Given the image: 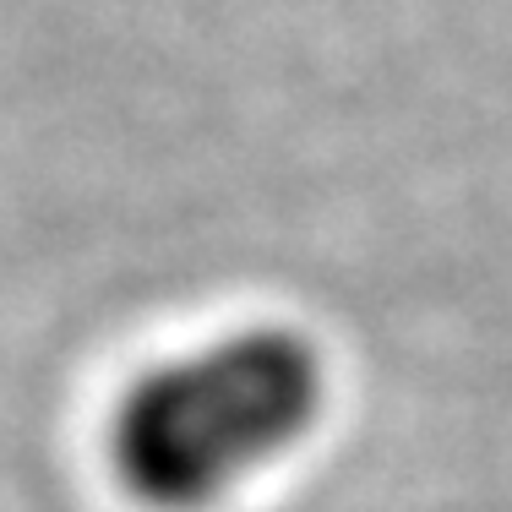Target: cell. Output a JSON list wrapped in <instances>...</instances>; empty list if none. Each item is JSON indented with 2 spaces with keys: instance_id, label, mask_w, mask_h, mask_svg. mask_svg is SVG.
I'll use <instances>...</instances> for the list:
<instances>
[{
  "instance_id": "1",
  "label": "cell",
  "mask_w": 512,
  "mask_h": 512,
  "mask_svg": "<svg viewBox=\"0 0 512 512\" xmlns=\"http://www.w3.org/2000/svg\"><path fill=\"white\" fill-rule=\"evenodd\" d=\"M322 398L327 371L311 338L246 327L137 376L109 420V463L142 507L207 512L295 453Z\"/></svg>"
}]
</instances>
